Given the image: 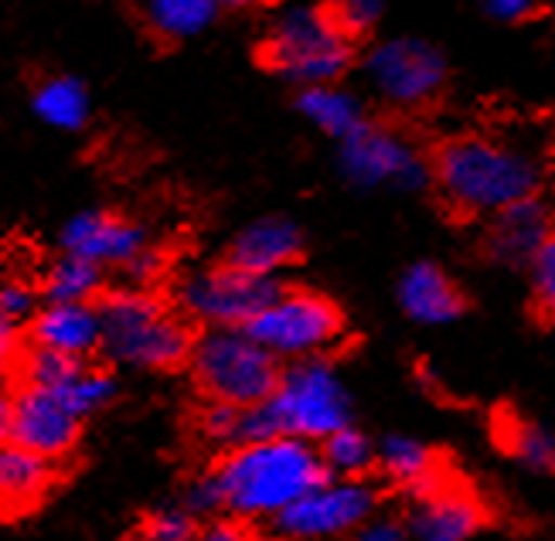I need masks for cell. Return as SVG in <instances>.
I'll list each match as a JSON object with an SVG mask.
<instances>
[{
  "label": "cell",
  "mask_w": 555,
  "mask_h": 541,
  "mask_svg": "<svg viewBox=\"0 0 555 541\" xmlns=\"http://www.w3.org/2000/svg\"><path fill=\"white\" fill-rule=\"evenodd\" d=\"M222 494V511L243 521H273L307 490L331 477L324 453L310 439L270 436L229 447L211 471Z\"/></svg>",
  "instance_id": "1"
},
{
  "label": "cell",
  "mask_w": 555,
  "mask_h": 541,
  "mask_svg": "<svg viewBox=\"0 0 555 541\" xmlns=\"http://www.w3.org/2000/svg\"><path fill=\"white\" fill-rule=\"evenodd\" d=\"M433 178L456 211L498 215L508 205L532 198L539 184V164L512 143L456 137L437 151Z\"/></svg>",
  "instance_id": "2"
},
{
  "label": "cell",
  "mask_w": 555,
  "mask_h": 541,
  "mask_svg": "<svg viewBox=\"0 0 555 541\" xmlns=\"http://www.w3.org/2000/svg\"><path fill=\"white\" fill-rule=\"evenodd\" d=\"M351 423V399L341 375L324 358H300L283 372L276 391L259 405L243 409V439L297 436L324 442Z\"/></svg>",
  "instance_id": "3"
},
{
  "label": "cell",
  "mask_w": 555,
  "mask_h": 541,
  "mask_svg": "<svg viewBox=\"0 0 555 541\" xmlns=\"http://www.w3.org/2000/svg\"><path fill=\"white\" fill-rule=\"evenodd\" d=\"M103 313V351L109 361L143 368V372H164L191 361L195 340L184 317L175 313L164 300L147 289H116L100 300Z\"/></svg>",
  "instance_id": "4"
},
{
  "label": "cell",
  "mask_w": 555,
  "mask_h": 541,
  "mask_svg": "<svg viewBox=\"0 0 555 541\" xmlns=\"http://www.w3.org/2000/svg\"><path fill=\"white\" fill-rule=\"evenodd\" d=\"M276 76L300 86L337 82L354 59V35L321 8H286L270 24L259 48Z\"/></svg>",
  "instance_id": "5"
},
{
  "label": "cell",
  "mask_w": 555,
  "mask_h": 541,
  "mask_svg": "<svg viewBox=\"0 0 555 541\" xmlns=\"http://www.w3.org/2000/svg\"><path fill=\"white\" fill-rule=\"evenodd\" d=\"M191 375L208 402L249 409L273 396L283 368L249 327H208L191 351Z\"/></svg>",
  "instance_id": "6"
},
{
  "label": "cell",
  "mask_w": 555,
  "mask_h": 541,
  "mask_svg": "<svg viewBox=\"0 0 555 541\" xmlns=\"http://www.w3.org/2000/svg\"><path fill=\"white\" fill-rule=\"evenodd\" d=\"M276 297L280 283L273 276L249 273L229 259L198 269L178 286L181 310L205 327H249Z\"/></svg>",
  "instance_id": "7"
},
{
  "label": "cell",
  "mask_w": 555,
  "mask_h": 541,
  "mask_svg": "<svg viewBox=\"0 0 555 541\" xmlns=\"http://www.w3.org/2000/svg\"><path fill=\"white\" fill-rule=\"evenodd\" d=\"M276 358H321L345 334V317L327 297L310 289H280V297L249 324Z\"/></svg>",
  "instance_id": "8"
},
{
  "label": "cell",
  "mask_w": 555,
  "mask_h": 541,
  "mask_svg": "<svg viewBox=\"0 0 555 541\" xmlns=\"http://www.w3.org/2000/svg\"><path fill=\"white\" fill-rule=\"evenodd\" d=\"M375 487L361 477H327L300 501L280 511L270 521L283 541H334L351 538L369 518H375Z\"/></svg>",
  "instance_id": "9"
},
{
  "label": "cell",
  "mask_w": 555,
  "mask_h": 541,
  "mask_svg": "<svg viewBox=\"0 0 555 541\" xmlns=\"http://www.w3.org/2000/svg\"><path fill=\"white\" fill-rule=\"evenodd\" d=\"M341 170L354 188H392V191H423L433 178V164L409 143L402 133L361 123L354 133L341 140Z\"/></svg>",
  "instance_id": "10"
},
{
  "label": "cell",
  "mask_w": 555,
  "mask_h": 541,
  "mask_svg": "<svg viewBox=\"0 0 555 541\" xmlns=\"http://www.w3.org/2000/svg\"><path fill=\"white\" fill-rule=\"evenodd\" d=\"M82 429V415L72 412L59 391L14 382L8 388L4 409H0V433L11 447H24L31 453H41L48 460H62L76 450Z\"/></svg>",
  "instance_id": "11"
},
{
  "label": "cell",
  "mask_w": 555,
  "mask_h": 541,
  "mask_svg": "<svg viewBox=\"0 0 555 541\" xmlns=\"http://www.w3.org/2000/svg\"><path fill=\"white\" fill-rule=\"evenodd\" d=\"M369 86L392 106H426L447 82V62L433 44L420 38H389L365 59Z\"/></svg>",
  "instance_id": "12"
},
{
  "label": "cell",
  "mask_w": 555,
  "mask_h": 541,
  "mask_svg": "<svg viewBox=\"0 0 555 541\" xmlns=\"http://www.w3.org/2000/svg\"><path fill=\"white\" fill-rule=\"evenodd\" d=\"M62 249L72 256H82L103 269H127L151 249V239L130 218L113 211H82L65 221Z\"/></svg>",
  "instance_id": "13"
},
{
  "label": "cell",
  "mask_w": 555,
  "mask_h": 541,
  "mask_svg": "<svg viewBox=\"0 0 555 541\" xmlns=\"http://www.w3.org/2000/svg\"><path fill=\"white\" fill-rule=\"evenodd\" d=\"M488 525V511L467 487L433 484L409 511V531L420 541H467Z\"/></svg>",
  "instance_id": "14"
},
{
  "label": "cell",
  "mask_w": 555,
  "mask_h": 541,
  "mask_svg": "<svg viewBox=\"0 0 555 541\" xmlns=\"http://www.w3.org/2000/svg\"><path fill=\"white\" fill-rule=\"evenodd\" d=\"M31 348H44L68 358H89L103 351V313L100 304H48L31 317Z\"/></svg>",
  "instance_id": "15"
},
{
  "label": "cell",
  "mask_w": 555,
  "mask_h": 541,
  "mask_svg": "<svg viewBox=\"0 0 555 541\" xmlns=\"http://www.w3.org/2000/svg\"><path fill=\"white\" fill-rule=\"evenodd\" d=\"M552 235V215L532 194V198L508 205L491 218L488 249L504 266H528Z\"/></svg>",
  "instance_id": "16"
},
{
  "label": "cell",
  "mask_w": 555,
  "mask_h": 541,
  "mask_svg": "<svg viewBox=\"0 0 555 541\" xmlns=\"http://www.w3.org/2000/svg\"><path fill=\"white\" fill-rule=\"evenodd\" d=\"M304 253V235L289 218H256L235 235L229 262L259 276H276Z\"/></svg>",
  "instance_id": "17"
},
{
  "label": "cell",
  "mask_w": 555,
  "mask_h": 541,
  "mask_svg": "<svg viewBox=\"0 0 555 541\" xmlns=\"http://www.w3.org/2000/svg\"><path fill=\"white\" fill-rule=\"evenodd\" d=\"M399 307L413 317L416 324L440 327L464 313V293L437 262L409 266L399 280Z\"/></svg>",
  "instance_id": "18"
},
{
  "label": "cell",
  "mask_w": 555,
  "mask_h": 541,
  "mask_svg": "<svg viewBox=\"0 0 555 541\" xmlns=\"http://www.w3.org/2000/svg\"><path fill=\"white\" fill-rule=\"evenodd\" d=\"M52 480L55 460L4 442V453H0V498H4L8 518H17V514H28L31 507H38Z\"/></svg>",
  "instance_id": "19"
},
{
  "label": "cell",
  "mask_w": 555,
  "mask_h": 541,
  "mask_svg": "<svg viewBox=\"0 0 555 541\" xmlns=\"http://www.w3.org/2000/svg\"><path fill=\"white\" fill-rule=\"evenodd\" d=\"M297 110L318 127L321 133L345 140L348 133H354L361 123H365V110H361V100L354 92L341 89L337 82H324V86H304L297 95Z\"/></svg>",
  "instance_id": "20"
},
{
  "label": "cell",
  "mask_w": 555,
  "mask_h": 541,
  "mask_svg": "<svg viewBox=\"0 0 555 541\" xmlns=\"http://www.w3.org/2000/svg\"><path fill=\"white\" fill-rule=\"evenodd\" d=\"M31 110L41 123L55 130H82L89 123V92L79 79L72 76H52L35 86Z\"/></svg>",
  "instance_id": "21"
},
{
  "label": "cell",
  "mask_w": 555,
  "mask_h": 541,
  "mask_svg": "<svg viewBox=\"0 0 555 541\" xmlns=\"http://www.w3.org/2000/svg\"><path fill=\"white\" fill-rule=\"evenodd\" d=\"M219 0H143V17L164 41H188L211 28L219 17Z\"/></svg>",
  "instance_id": "22"
},
{
  "label": "cell",
  "mask_w": 555,
  "mask_h": 541,
  "mask_svg": "<svg viewBox=\"0 0 555 541\" xmlns=\"http://www.w3.org/2000/svg\"><path fill=\"white\" fill-rule=\"evenodd\" d=\"M378 463H382V474L409 487V490H426L433 487L437 477V456L426 447V442L413 439V436H389L382 442L378 450Z\"/></svg>",
  "instance_id": "23"
},
{
  "label": "cell",
  "mask_w": 555,
  "mask_h": 541,
  "mask_svg": "<svg viewBox=\"0 0 555 541\" xmlns=\"http://www.w3.org/2000/svg\"><path fill=\"white\" fill-rule=\"evenodd\" d=\"M103 289V266L65 253L48 266L41 293L48 304H92Z\"/></svg>",
  "instance_id": "24"
},
{
  "label": "cell",
  "mask_w": 555,
  "mask_h": 541,
  "mask_svg": "<svg viewBox=\"0 0 555 541\" xmlns=\"http://www.w3.org/2000/svg\"><path fill=\"white\" fill-rule=\"evenodd\" d=\"M501 447L535 474H555V436L535 423L504 420L498 429Z\"/></svg>",
  "instance_id": "25"
},
{
  "label": "cell",
  "mask_w": 555,
  "mask_h": 541,
  "mask_svg": "<svg viewBox=\"0 0 555 541\" xmlns=\"http://www.w3.org/2000/svg\"><path fill=\"white\" fill-rule=\"evenodd\" d=\"M52 391H59L72 412H79L82 420H89L92 412H100L103 405L113 402L116 382L109 372H103V368H92V364L79 361L76 368H72V375L65 382H59Z\"/></svg>",
  "instance_id": "26"
},
{
  "label": "cell",
  "mask_w": 555,
  "mask_h": 541,
  "mask_svg": "<svg viewBox=\"0 0 555 541\" xmlns=\"http://www.w3.org/2000/svg\"><path fill=\"white\" fill-rule=\"evenodd\" d=\"M321 453H324L331 477H361L365 471H372V463L378 460L372 439L361 429H354L351 423L345 429L331 433L321 442Z\"/></svg>",
  "instance_id": "27"
},
{
  "label": "cell",
  "mask_w": 555,
  "mask_h": 541,
  "mask_svg": "<svg viewBox=\"0 0 555 541\" xmlns=\"http://www.w3.org/2000/svg\"><path fill=\"white\" fill-rule=\"evenodd\" d=\"M198 514L191 507H160L154 511L147 525H143V538L147 541H198V528H195Z\"/></svg>",
  "instance_id": "28"
},
{
  "label": "cell",
  "mask_w": 555,
  "mask_h": 541,
  "mask_svg": "<svg viewBox=\"0 0 555 541\" xmlns=\"http://www.w3.org/2000/svg\"><path fill=\"white\" fill-rule=\"evenodd\" d=\"M198 429L208 442H222V447H238L243 439V405H229V402H208L202 412Z\"/></svg>",
  "instance_id": "29"
},
{
  "label": "cell",
  "mask_w": 555,
  "mask_h": 541,
  "mask_svg": "<svg viewBox=\"0 0 555 541\" xmlns=\"http://www.w3.org/2000/svg\"><path fill=\"white\" fill-rule=\"evenodd\" d=\"M38 313V293L28 280L11 276L0 289V324H14L28 331L31 317Z\"/></svg>",
  "instance_id": "30"
},
{
  "label": "cell",
  "mask_w": 555,
  "mask_h": 541,
  "mask_svg": "<svg viewBox=\"0 0 555 541\" xmlns=\"http://www.w3.org/2000/svg\"><path fill=\"white\" fill-rule=\"evenodd\" d=\"M532 269V293H535V307L542 317L555 321V235L535 253V259L528 262Z\"/></svg>",
  "instance_id": "31"
},
{
  "label": "cell",
  "mask_w": 555,
  "mask_h": 541,
  "mask_svg": "<svg viewBox=\"0 0 555 541\" xmlns=\"http://www.w3.org/2000/svg\"><path fill=\"white\" fill-rule=\"evenodd\" d=\"M385 4H389V0H334L331 11L351 35H361L375 28V21L385 14Z\"/></svg>",
  "instance_id": "32"
},
{
  "label": "cell",
  "mask_w": 555,
  "mask_h": 541,
  "mask_svg": "<svg viewBox=\"0 0 555 541\" xmlns=\"http://www.w3.org/2000/svg\"><path fill=\"white\" fill-rule=\"evenodd\" d=\"M485 11L494 17V21H504V24H515V21H528L539 4L535 0H485Z\"/></svg>",
  "instance_id": "33"
},
{
  "label": "cell",
  "mask_w": 555,
  "mask_h": 541,
  "mask_svg": "<svg viewBox=\"0 0 555 541\" xmlns=\"http://www.w3.org/2000/svg\"><path fill=\"white\" fill-rule=\"evenodd\" d=\"M351 541H405V528L396 518H369L351 534Z\"/></svg>",
  "instance_id": "34"
},
{
  "label": "cell",
  "mask_w": 555,
  "mask_h": 541,
  "mask_svg": "<svg viewBox=\"0 0 555 541\" xmlns=\"http://www.w3.org/2000/svg\"><path fill=\"white\" fill-rule=\"evenodd\" d=\"M198 541H253V534L238 521H219V525H211L205 534H198Z\"/></svg>",
  "instance_id": "35"
},
{
  "label": "cell",
  "mask_w": 555,
  "mask_h": 541,
  "mask_svg": "<svg viewBox=\"0 0 555 541\" xmlns=\"http://www.w3.org/2000/svg\"><path fill=\"white\" fill-rule=\"evenodd\" d=\"M253 0H219V8L222 11H243V8H249Z\"/></svg>",
  "instance_id": "36"
},
{
  "label": "cell",
  "mask_w": 555,
  "mask_h": 541,
  "mask_svg": "<svg viewBox=\"0 0 555 541\" xmlns=\"http://www.w3.org/2000/svg\"><path fill=\"white\" fill-rule=\"evenodd\" d=\"M124 541H147V538H124Z\"/></svg>",
  "instance_id": "37"
}]
</instances>
